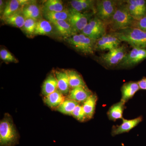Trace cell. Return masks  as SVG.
I'll return each mask as SVG.
<instances>
[{
    "instance_id": "9c48e42d",
    "label": "cell",
    "mask_w": 146,
    "mask_h": 146,
    "mask_svg": "<svg viewBox=\"0 0 146 146\" xmlns=\"http://www.w3.org/2000/svg\"><path fill=\"white\" fill-rule=\"evenodd\" d=\"M145 59L146 48H133L131 50L127 53L117 67L122 68H130Z\"/></svg>"
},
{
    "instance_id": "4fadbf2b",
    "label": "cell",
    "mask_w": 146,
    "mask_h": 146,
    "mask_svg": "<svg viewBox=\"0 0 146 146\" xmlns=\"http://www.w3.org/2000/svg\"><path fill=\"white\" fill-rule=\"evenodd\" d=\"M27 0H11L7 2L5 9L1 16V18L4 20L22 11L24 6L27 3Z\"/></svg>"
},
{
    "instance_id": "9a60e30c",
    "label": "cell",
    "mask_w": 146,
    "mask_h": 146,
    "mask_svg": "<svg viewBox=\"0 0 146 146\" xmlns=\"http://www.w3.org/2000/svg\"><path fill=\"white\" fill-rule=\"evenodd\" d=\"M140 90L138 82L130 81L124 84L121 89V101L126 103L132 98L137 91Z\"/></svg>"
},
{
    "instance_id": "e575fe53",
    "label": "cell",
    "mask_w": 146,
    "mask_h": 146,
    "mask_svg": "<svg viewBox=\"0 0 146 146\" xmlns=\"http://www.w3.org/2000/svg\"><path fill=\"white\" fill-rule=\"evenodd\" d=\"M123 146H124L123 145Z\"/></svg>"
},
{
    "instance_id": "30bf717a",
    "label": "cell",
    "mask_w": 146,
    "mask_h": 146,
    "mask_svg": "<svg viewBox=\"0 0 146 146\" xmlns=\"http://www.w3.org/2000/svg\"><path fill=\"white\" fill-rule=\"evenodd\" d=\"M121 42L117 36L110 32L96 41L95 51L110 50L119 46Z\"/></svg>"
},
{
    "instance_id": "ac0fdd59",
    "label": "cell",
    "mask_w": 146,
    "mask_h": 146,
    "mask_svg": "<svg viewBox=\"0 0 146 146\" xmlns=\"http://www.w3.org/2000/svg\"><path fill=\"white\" fill-rule=\"evenodd\" d=\"M54 28L52 23L42 18L36 21L34 35H48L52 33Z\"/></svg>"
},
{
    "instance_id": "cb8c5ba5",
    "label": "cell",
    "mask_w": 146,
    "mask_h": 146,
    "mask_svg": "<svg viewBox=\"0 0 146 146\" xmlns=\"http://www.w3.org/2000/svg\"><path fill=\"white\" fill-rule=\"evenodd\" d=\"M25 20L26 18L21 11L3 21L7 25L22 29L24 26Z\"/></svg>"
},
{
    "instance_id": "7402d4cb",
    "label": "cell",
    "mask_w": 146,
    "mask_h": 146,
    "mask_svg": "<svg viewBox=\"0 0 146 146\" xmlns=\"http://www.w3.org/2000/svg\"><path fill=\"white\" fill-rule=\"evenodd\" d=\"M58 89V82L55 76L50 74L45 80L42 87V93L45 97Z\"/></svg>"
},
{
    "instance_id": "e0dca14e",
    "label": "cell",
    "mask_w": 146,
    "mask_h": 146,
    "mask_svg": "<svg viewBox=\"0 0 146 146\" xmlns=\"http://www.w3.org/2000/svg\"><path fill=\"white\" fill-rule=\"evenodd\" d=\"M55 76L57 79L58 89L63 94L66 95L70 92L69 77L66 70L56 71Z\"/></svg>"
},
{
    "instance_id": "8fae6325",
    "label": "cell",
    "mask_w": 146,
    "mask_h": 146,
    "mask_svg": "<svg viewBox=\"0 0 146 146\" xmlns=\"http://www.w3.org/2000/svg\"><path fill=\"white\" fill-rule=\"evenodd\" d=\"M22 11L25 18H31L36 21L42 18V6L36 1H30L24 6Z\"/></svg>"
},
{
    "instance_id": "5bb4252c",
    "label": "cell",
    "mask_w": 146,
    "mask_h": 146,
    "mask_svg": "<svg viewBox=\"0 0 146 146\" xmlns=\"http://www.w3.org/2000/svg\"><path fill=\"white\" fill-rule=\"evenodd\" d=\"M93 93L87 86H79L72 89L69 93L68 99L77 102L84 103Z\"/></svg>"
},
{
    "instance_id": "836d02e7",
    "label": "cell",
    "mask_w": 146,
    "mask_h": 146,
    "mask_svg": "<svg viewBox=\"0 0 146 146\" xmlns=\"http://www.w3.org/2000/svg\"><path fill=\"white\" fill-rule=\"evenodd\" d=\"M6 4H4L3 1L2 0L0 1V13H1V16L2 15L5 9Z\"/></svg>"
},
{
    "instance_id": "d6a6232c",
    "label": "cell",
    "mask_w": 146,
    "mask_h": 146,
    "mask_svg": "<svg viewBox=\"0 0 146 146\" xmlns=\"http://www.w3.org/2000/svg\"><path fill=\"white\" fill-rule=\"evenodd\" d=\"M140 89L146 91V78H143L138 82Z\"/></svg>"
},
{
    "instance_id": "52a82bcc",
    "label": "cell",
    "mask_w": 146,
    "mask_h": 146,
    "mask_svg": "<svg viewBox=\"0 0 146 146\" xmlns=\"http://www.w3.org/2000/svg\"><path fill=\"white\" fill-rule=\"evenodd\" d=\"M127 53L125 45L120 46L117 48L109 50L108 52L101 55L99 57L100 61L108 68L117 67Z\"/></svg>"
},
{
    "instance_id": "ba28073f",
    "label": "cell",
    "mask_w": 146,
    "mask_h": 146,
    "mask_svg": "<svg viewBox=\"0 0 146 146\" xmlns=\"http://www.w3.org/2000/svg\"><path fill=\"white\" fill-rule=\"evenodd\" d=\"M68 22L76 34L80 33L86 26L94 13H82L70 8Z\"/></svg>"
},
{
    "instance_id": "4dcf8cb0",
    "label": "cell",
    "mask_w": 146,
    "mask_h": 146,
    "mask_svg": "<svg viewBox=\"0 0 146 146\" xmlns=\"http://www.w3.org/2000/svg\"><path fill=\"white\" fill-rule=\"evenodd\" d=\"M131 27L146 32V16L138 20L134 19Z\"/></svg>"
},
{
    "instance_id": "f546056e",
    "label": "cell",
    "mask_w": 146,
    "mask_h": 146,
    "mask_svg": "<svg viewBox=\"0 0 146 146\" xmlns=\"http://www.w3.org/2000/svg\"><path fill=\"white\" fill-rule=\"evenodd\" d=\"M72 116L79 121L83 122L87 119L82 106L78 104L72 113Z\"/></svg>"
},
{
    "instance_id": "3957f363",
    "label": "cell",
    "mask_w": 146,
    "mask_h": 146,
    "mask_svg": "<svg viewBox=\"0 0 146 146\" xmlns=\"http://www.w3.org/2000/svg\"><path fill=\"white\" fill-rule=\"evenodd\" d=\"M19 136L10 115H5L0 123V146H15Z\"/></svg>"
},
{
    "instance_id": "603a6c76",
    "label": "cell",
    "mask_w": 146,
    "mask_h": 146,
    "mask_svg": "<svg viewBox=\"0 0 146 146\" xmlns=\"http://www.w3.org/2000/svg\"><path fill=\"white\" fill-rule=\"evenodd\" d=\"M97 100L96 95L93 94L83 103L82 106L87 119H91L94 116Z\"/></svg>"
},
{
    "instance_id": "484cf974",
    "label": "cell",
    "mask_w": 146,
    "mask_h": 146,
    "mask_svg": "<svg viewBox=\"0 0 146 146\" xmlns=\"http://www.w3.org/2000/svg\"><path fill=\"white\" fill-rule=\"evenodd\" d=\"M69 15V9L67 8L60 12H51L43 14L45 19L50 22L59 21H68Z\"/></svg>"
},
{
    "instance_id": "277c9868",
    "label": "cell",
    "mask_w": 146,
    "mask_h": 146,
    "mask_svg": "<svg viewBox=\"0 0 146 146\" xmlns=\"http://www.w3.org/2000/svg\"><path fill=\"white\" fill-rule=\"evenodd\" d=\"M65 39L71 46L84 54H92L95 51L96 40L82 33L74 35Z\"/></svg>"
},
{
    "instance_id": "83f0119b",
    "label": "cell",
    "mask_w": 146,
    "mask_h": 146,
    "mask_svg": "<svg viewBox=\"0 0 146 146\" xmlns=\"http://www.w3.org/2000/svg\"><path fill=\"white\" fill-rule=\"evenodd\" d=\"M36 21L31 18H26L25 22L22 30L27 36H32L34 35L36 27Z\"/></svg>"
},
{
    "instance_id": "2e32d148",
    "label": "cell",
    "mask_w": 146,
    "mask_h": 146,
    "mask_svg": "<svg viewBox=\"0 0 146 146\" xmlns=\"http://www.w3.org/2000/svg\"><path fill=\"white\" fill-rule=\"evenodd\" d=\"M51 23L53 25L58 33L64 37L65 39L76 34L68 21H55Z\"/></svg>"
},
{
    "instance_id": "8992f818",
    "label": "cell",
    "mask_w": 146,
    "mask_h": 146,
    "mask_svg": "<svg viewBox=\"0 0 146 146\" xmlns=\"http://www.w3.org/2000/svg\"><path fill=\"white\" fill-rule=\"evenodd\" d=\"M119 1L98 0L96 1V15L108 25L117 6Z\"/></svg>"
},
{
    "instance_id": "d4e9b609",
    "label": "cell",
    "mask_w": 146,
    "mask_h": 146,
    "mask_svg": "<svg viewBox=\"0 0 146 146\" xmlns=\"http://www.w3.org/2000/svg\"><path fill=\"white\" fill-rule=\"evenodd\" d=\"M69 77V84L70 88L72 89L79 86H86L82 77L76 71L74 70H66Z\"/></svg>"
},
{
    "instance_id": "1f68e13d",
    "label": "cell",
    "mask_w": 146,
    "mask_h": 146,
    "mask_svg": "<svg viewBox=\"0 0 146 146\" xmlns=\"http://www.w3.org/2000/svg\"><path fill=\"white\" fill-rule=\"evenodd\" d=\"M131 2L136 7L144 16H146V1L130 0Z\"/></svg>"
},
{
    "instance_id": "7a4b0ae2",
    "label": "cell",
    "mask_w": 146,
    "mask_h": 146,
    "mask_svg": "<svg viewBox=\"0 0 146 146\" xmlns=\"http://www.w3.org/2000/svg\"><path fill=\"white\" fill-rule=\"evenodd\" d=\"M134 19L129 14L124 1H119L115 13L109 21V26L111 32L129 27Z\"/></svg>"
},
{
    "instance_id": "6da1fadb",
    "label": "cell",
    "mask_w": 146,
    "mask_h": 146,
    "mask_svg": "<svg viewBox=\"0 0 146 146\" xmlns=\"http://www.w3.org/2000/svg\"><path fill=\"white\" fill-rule=\"evenodd\" d=\"M121 42H126L133 48H146V32L129 27L112 32Z\"/></svg>"
},
{
    "instance_id": "4316f807",
    "label": "cell",
    "mask_w": 146,
    "mask_h": 146,
    "mask_svg": "<svg viewBox=\"0 0 146 146\" xmlns=\"http://www.w3.org/2000/svg\"><path fill=\"white\" fill-rule=\"evenodd\" d=\"M79 104L77 102L68 99L65 100L56 109L58 112L65 115H72L74 110Z\"/></svg>"
},
{
    "instance_id": "d6986e66",
    "label": "cell",
    "mask_w": 146,
    "mask_h": 146,
    "mask_svg": "<svg viewBox=\"0 0 146 146\" xmlns=\"http://www.w3.org/2000/svg\"><path fill=\"white\" fill-rule=\"evenodd\" d=\"M65 100L64 95L58 89L45 97L44 102L48 106L51 108H57Z\"/></svg>"
},
{
    "instance_id": "7c38bea8",
    "label": "cell",
    "mask_w": 146,
    "mask_h": 146,
    "mask_svg": "<svg viewBox=\"0 0 146 146\" xmlns=\"http://www.w3.org/2000/svg\"><path fill=\"white\" fill-rule=\"evenodd\" d=\"M122 123L119 125L113 126L112 131V136L128 132L136 127L143 121V117L140 116L133 119L127 120L123 118Z\"/></svg>"
},
{
    "instance_id": "5b68a950",
    "label": "cell",
    "mask_w": 146,
    "mask_h": 146,
    "mask_svg": "<svg viewBox=\"0 0 146 146\" xmlns=\"http://www.w3.org/2000/svg\"><path fill=\"white\" fill-rule=\"evenodd\" d=\"M107 27L105 23L96 16L91 18L80 33L96 41L107 34Z\"/></svg>"
},
{
    "instance_id": "44dd1931",
    "label": "cell",
    "mask_w": 146,
    "mask_h": 146,
    "mask_svg": "<svg viewBox=\"0 0 146 146\" xmlns=\"http://www.w3.org/2000/svg\"><path fill=\"white\" fill-rule=\"evenodd\" d=\"M43 14L51 12H60L65 9L63 2L60 0H48L42 6Z\"/></svg>"
},
{
    "instance_id": "ffe728a7",
    "label": "cell",
    "mask_w": 146,
    "mask_h": 146,
    "mask_svg": "<svg viewBox=\"0 0 146 146\" xmlns=\"http://www.w3.org/2000/svg\"><path fill=\"white\" fill-rule=\"evenodd\" d=\"M125 103L121 101L115 104L109 108L107 115L109 119L115 121L123 119V113L125 108Z\"/></svg>"
},
{
    "instance_id": "f1b7e54d",
    "label": "cell",
    "mask_w": 146,
    "mask_h": 146,
    "mask_svg": "<svg viewBox=\"0 0 146 146\" xmlns=\"http://www.w3.org/2000/svg\"><path fill=\"white\" fill-rule=\"evenodd\" d=\"M0 58L5 63H18V61L16 57L5 49H2L0 50Z\"/></svg>"
}]
</instances>
